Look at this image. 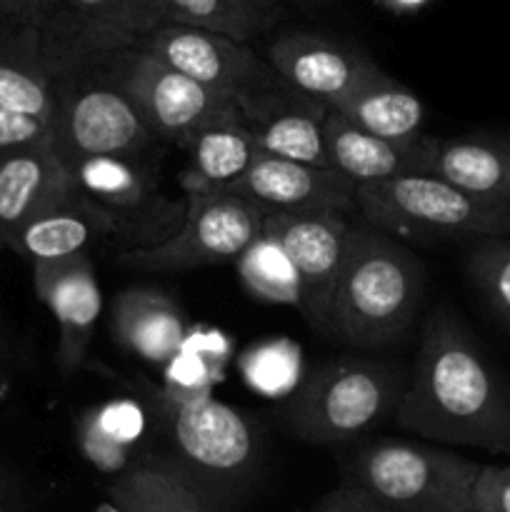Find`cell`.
Segmentation results:
<instances>
[{"mask_svg":"<svg viewBox=\"0 0 510 512\" xmlns=\"http://www.w3.org/2000/svg\"><path fill=\"white\" fill-rule=\"evenodd\" d=\"M73 193L78 183L53 138L0 160V245L8 248L30 220Z\"/></svg>","mask_w":510,"mask_h":512,"instance_id":"17","label":"cell"},{"mask_svg":"<svg viewBox=\"0 0 510 512\" xmlns=\"http://www.w3.org/2000/svg\"><path fill=\"white\" fill-rule=\"evenodd\" d=\"M183 150L188 155L180 173L185 195L228 190L258 155L245 123H225L203 130Z\"/></svg>","mask_w":510,"mask_h":512,"instance_id":"24","label":"cell"},{"mask_svg":"<svg viewBox=\"0 0 510 512\" xmlns=\"http://www.w3.org/2000/svg\"><path fill=\"white\" fill-rule=\"evenodd\" d=\"M103 73L158 143L185 148L195 135L215 125L245 123L243 108L233 98L195 83L135 45L103 65Z\"/></svg>","mask_w":510,"mask_h":512,"instance_id":"7","label":"cell"},{"mask_svg":"<svg viewBox=\"0 0 510 512\" xmlns=\"http://www.w3.org/2000/svg\"><path fill=\"white\" fill-rule=\"evenodd\" d=\"M53 98L50 138L70 168L93 158L138 160L158 143L103 68L58 75Z\"/></svg>","mask_w":510,"mask_h":512,"instance_id":"8","label":"cell"},{"mask_svg":"<svg viewBox=\"0 0 510 512\" xmlns=\"http://www.w3.org/2000/svg\"><path fill=\"white\" fill-rule=\"evenodd\" d=\"M480 465L438 445L375 438L350 450L340 473L390 512H473Z\"/></svg>","mask_w":510,"mask_h":512,"instance_id":"4","label":"cell"},{"mask_svg":"<svg viewBox=\"0 0 510 512\" xmlns=\"http://www.w3.org/2000/svg\"><path fill=\"white\" fill-rule=\"evenodd\" d=\"M328 108L283 85L243 110L245 128L258 155L290 163L330 168L323 140V120Z\"/></svg>","mask_w":510,"mask_h":512,"instance_id":"18","label":"cell"},{"mask_svg":"<svg viewBox=\"0 0 510 512\" xmlns=\"http://www.w3.org/2000/svg\"><path fill=\"white\" fill-rule=\"evenodd\" d=\"M263 235L273 240L293 265L300 313L315 333L330 338L333 300L350 235L348 213L310 210L265 215Z\"/></svg>","mask_w":510,"mask_h":512,"instance_id":"12","label":"cell"},{"mask_svg":"<svg viewBox=\"0 0 510 512\" xmlns=\"http://www.w3.org/2000/svg\"><path fill=\"white\" fill-rule=\"evenodd\" d=\"M408 375L385 360L343 355L315 368L285 400L283 423L295 440L338 445L363 438L398 410Z\"/></svg>","mask_w":510,"mask_h":512,"instance_id":"5","label":"cell"},{"mask_svg":"<svg viewBox=\"0 0 510 512\" xmlns=\"http://www.w3.org/2000/svg\"><path fill=\"white\" fill-rule=\"evenodd\" d=\"M433 175L475 198L510 208V133L440 140Z\"/></svg>","mask_w":510,"mask_h":512,"instance_id":"22","label":"cell"},{"mask_svg":"<svg viewBox=\"0 0 510 512\" xmlns=\"http://www.w3.org/2000/svg\"><path fill=\"white\" fill-rule=\"evenodd\" d=\"M283 3H285V0H283ZM288 3H295L298 8H303V10H320V8H325L330 0H288Z\"/></svg>","mask_w":510,"mask_h":512,"instance_id":"37","label":"cell"},{"mask_svg":"<svg viewBox=\"0 0 510 512\" xmlns=\"http://www.w3.org/2000/svg\"><path fill=\"white\" fill-rule=\"evenodd\" d=\"M118 512H213L165 455L130 463L108 485Z\"/></svg>","mask_w":510,"mask_h":512,"instance_id":"23","label":"cell"},{"mask_svg":"<svg viewBox=\"0 0 510 512\" xmlns=\"http://www.w3.org/2000/svg\"><path fill=\"white\" fill-rule=\"evenodd\" d=\"M70 170L80 193L113 218H118V213H133L148 203L150 180L138 160L93 158L75 163Z\"/></svg>","mask_w":510,"mask_h":512,"instance_id":"27","label":"cell"},{"mask_svg":"<svg viewBox=\"0 0 510 512\" xmlns=\"http://www.w3.org/2000/svg\"><path fill=\"white\" fill-rule=\"evenodd\" d=\"M135 48L148 50L195 83L233 98L243 110L285 85L268 60L260 58L248 43L190 25H160L138 40Z\"/></svg>","mask_w":510,"mask_h":512,"instance_id":"11","label":"cell"},{"mask_svg":"<svg viewBox=\"0 0 510 512\" xmlns=\"http://www.w3.org/2000/svg\"><path fill=\"white\" fill-rule=\"evenodd\" d=\"M468 273L488 308L510 328V238H488L470 253Z\"/></svg>","mask_w":510,"mask_h":512,"instance_id":"29","label":"cell"},{"mask_svg":"<svg viewBox=\"0 0 510 512\" xmlns=\"http://www.w3.org/2000/svg\"><path fill=\"white\" fill-rule=\"evenodd\" d=\"M473 512H510V465H480Z\"/></svg>","mask_w":510,"mask_h":512,"instance_id":"31","label":"cell"},{"mask_svg":"<svg viewBox=\"0 0 510 512\" xmlns=\"http://www.w3.org/2000/svg\"><path fill=\"white\" fill-rule=\"evenodd\" d=\"M168 23L158 0H55L40 28L45 63L53 78L108 65Z\"/></svg>","mask_w":510,"mask_h":512,"instance_id":"10","label":"cell"},{"mask_svg":"<svg viewBox=\"0 0 510 512\" xmlns=\"http://www.w3.org/2000/svg\"><path fill=\"white\" fill-rule=\"evenodd\" d=\"M18 488L13 480L0 470V512H15L18 510Z\"/></svg>","mask_w":510,"mask_h":512,"instance_id":"35","label":"cell"},{"mask_svg":"<svg viewBox=\"0 0 510 512\" xmlns=\"http://www.w3.org/2000/svg\"><path fill=\"white\" fill-rule=\"evenodd\" d=\"M333 110H338L343 118L363 128L365 133L395 140V143H408L425 135L423 103L413 90L405 88L388 73L360 88Z\"/></svg>","mask_w":510,"mask_h":512,"instance_id":"25","label":"cell"},{"mask_svg":"<svg viewBox=\"0 0 510 512\" xmlns=\"http://www.w3.org/2000/svg\"><path fill=\"white\" fill-rule=\"evenodd\" d=\"M395 420L433 443L510 453V390L453 310L425 318Z\"/></svg>","mask_w":510,"mask_h":512,"instance_id":"1","label":"cell"},{"mask_svg":"<svg viewBox=\"0 0 510 512\" xmlns=\"http://www.w3.org/2000/svg\"><path fill=\"white\" fill-rule=\"evenodd\" d=\"M33 285L40 303L58 323L55 360L63 373H75L88 358L95 323L100 318V285L90 255L45 260L33 265Z\"/></svg>","mask_w":510,"mask_h":512,"instance_id":"15","label":"cell"},{"mask_svg":"<svg viewBox=\"0 0 510 512\" xmlns=\"http://www.w3.org/2000/svg\"><path fill=\"white\" fill-rule=\"evenodd\" d=\"M0 105L20 115L53 123V73L35 25L0 23Z\"/></svg>","mask_w":510,"mask_h":512,"instance_id":"21","label":"cell"},{"mask_svg":"<svg viewBox=\"0 0 510 512\" xmlns=\"http://www.w3.org/2000/svg\"><path fill=\"white\" fill-rule=\"evenodd\" d=\"M105 512H118V510H105Z\"/></svg>","mask_w":510,"mask_h":512,"instance_id":"38","label":"cell"},{"mask_svg":"<svg viewBox=\"0 0 510 512\" xmlns=\"http://www.w3.org/2000/svg\"><path fill=\"white\" fill-rule=\"evenodd\" d=\"M158 413L170 443L165 458L213 512H228L258 478V430L208 395H160Z\"/></svg>","mask_w":510,"mask_h":512,"instance_id":"3","label":"cell"},{"mask_svg":"<svg viewBox=\"0 0 510 512\" xmlns=\"http://www.w3.org/2000/svg\"><path fill=\"white\" fill-rule=\"evenodd\" d=\"M308 512H390V510H385L383 505H378L373 498L360 493V490L340 483L338 488L325 493Z\"/></svg>","mask_w":510,"mask_h":512,"instance_id":"32","label":"cell"},{"mask_svg":"<svg viewBox=\"0 0 510 512\" xmlns=\"http://www.w3.org/2000/svg\"><path fill=\"white\" fill-rule=\"evenodd\" d=\"M50 138L48 125L0 105V160Z\"/></svg>","mask_w":510,"mask_h":512,"instance_id":"30","label":"cell"},{"mask_svg":"<svg viewBox=\"0 0 510 512\" xmlns=\"http://www.w3.org/2000/svg\"><path fill=\"white\" fill-rule=\"evenodd\" d=\"M8 383H10V373H8V360H5V353L3 348H0V395L8 390Z\"/></svg>","mask_w":510,"mask_h":512,"instance_id":"36","label":"cell"},{"mask_svg":"<svg viewBox=\"0 0 510 512\" xmlns=\"http://www.w3.org/2000/svg\"><path fill=\"white\" fill-rule=\"evenodd\" d=\"M110 335L125 353L165 365L185 343V313L173 295L153 285H135L115 295Z\"/></svg>","mask_w":510,"mask_h":512,"instance_id":"19","label":"cell"},{"mask_svg":"<svg viewBox=\"0 0 510 512\" xmlns=\"http://www.w3.org/2000/svg\"><path fill=\"white\" fill-rule=\"evenodd\" d=\"M373 3L393 15H415L420 13L430 0H373Z\"/></svg>","mask_w":510,"mask_h":512,"instance_id":"34","label":"cell"},{"mask_svg":"<svg viewBox=\"0 0 510 512\" xmlns=\"http://www.w3.org/2000/svg\"><path fill=\"white\" fill-rule=\"evenodd\" d=\"M115 218L90 203L83 193H73L58 205L30 220L8 248L30 263L65 260L88 255V245L115 230Z\"/></svg>","mask_w":510,"mask_h":512,"instance_id":"20","label":"cell"},{"mask_svg":"<svg viewBox=\"0 0 510 512\" xmlns=\"http://www.w3.org/2000/svg\"><path fill=\"white\" fill-rule=\"evenodd\" d=\"M168 23L225 35L238 43L273 33L288 15L283 0H158Z\"/></svg>","mask_w":510,"mask_h":512,"instance_id":"26","label":"cell"},{"mask_svg":"<svg viewBox=\"0 0 510 512\" xmlns=\"http://www.w3.org/2000/svg\"><path fill=\"white\" fill-rule=\"evenodd\" d=\"M240 278L253 298L265 303L298 305V280L283 250L260 235L238 260Z\"/></svg>","mask_w":510,"mask_h":512,"instance_id":"28","label":"cell"},{"mask_svg":"<svg viewBox=\"0 0 510 512\" xmlns=\"http://www.w3.org/2000/svg\"><path fill=\"white\" fill-rule=\"evenodd\" d=\"M268 63L285 85L325 108L340 103L385 73L358 45L313 30H283L268 43Z\"/></svg>","mask_w":510,"mask_h":512,"instance_id":"13","label":"cell"},{"mask_svg":"<svg viewBox=\"0 0 510 512\" xmlns=\"http://www.w3.org/2000/svg\"><path fill=\"white\" fill-rule=\"evenodd\" d=\"M55 0H0V23H23L43 28L48 23Z\"/></svg>","mask_w":510,"mask_h":512,"instance_id":"33","label":"cell"},{"mask_svg":"<svg viewBox=\"0 0 510 512\" xmlns=\"http://www.w3.org/2000/svg\"><path fill=\"white\" fill-rule=\"evenodd\" d=\"M185 220L170 238L125 250L118 263L135 273H185L208 265L238 263L263 235L265 213L230 190L185 195Z\"/></svg>","mask_w":510,"mask_h":512,"instance_id":"9","label":"cell"},{"mask_svg":"<svg viewBox=\"0 0 510 512\" xmlns=\"http://www.w3.org/2000/svg\"><path fill=\"white\" fill-rule=\"evenodd\" d=\"M355 208L370 228L393 238H510V208L475 198L435 175L358 185Z\"/></svg>","mask_w":510,"mask_h":512,"instance_id":"6","label":"cell"},{"mask_svg":"<svg viewBox=\"0 0 510 512\" xmlns=\"http://www.w3.org/2000/svg\"><path fill=\"white\" fill-rule=\"evenodd\" d=\"M423 293L425 270L413 250L368 223L350 228L330 340L355 350L388 348L415 323Z\"/></svg>","mask_w":510,"mask_h":512,"instance_id":"2","label":"cell"},{"mask_svg":"<svg viewBox=\"0 0 510 512\" xmlns=\"http://www.w3.org/2000/svg\"><path fill=\"white\" fill-rule=\"evenodd\" d=\"M355 188L358 185L335 168H315L270 155H255L250 168L228 190L265 215H273L310 210L350 213L355 208Z\"/></svg>","mask_w":510,"mask_h":512,"instance_id":"14","label":"cell"},{"mask_svg":"<svg viewBox=\"0 0 510 512\" xmlns=\"http://www.w3.org/2000/svg\"><path fill=\"white\" fill-rule=\"evenodd\" d=\"M323 140L330 168L355 185L385 183L408 175H433L440 138L423 135L408 143L378 138L350 123L338 110L328 108L323 120Z\"/></svg>","mask_w":510,"mask_h":512,"instance_id":"16","label":"cell"}]
</instances>
